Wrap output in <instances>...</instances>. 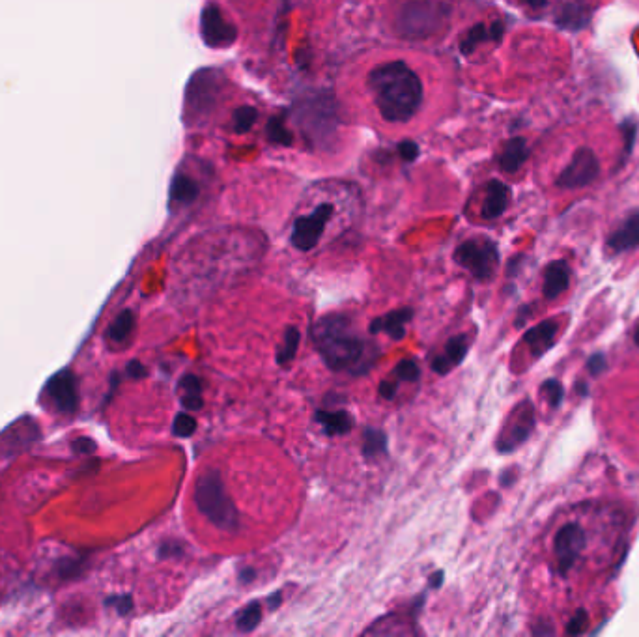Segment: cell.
Returning a JSON list of instances; mask_svg holds the SVG:
<instances>
[{
  "instance_id": "60d3db41",
  "label": "cell",
  "mask_w": 639,
  "mask_h": 637,
  "mask_svg": "<svg viewBox=\"0 0 639 637\" xmlns=\"http://www.w3.org/2000/svg\"><path fill=\"white\" fill-rule=\"evenodd\" d=\"M604 367H606V363H604V357L600 354L595 355V357L589 361V369H591L593 374H597V372H600Z\"/></svg>"
},
{
  "instance_id": "7402d4cb",
  "label": "cell",
  "mask_w": 639,
  "mask_h": 637,
  "mask_svg": "<svg viewBox=\"0 0 639 637\" xmlns=\"http://www.w3.org/2000/svg\"><path fill=\"white\" fill-rule=\"evenodd\" d=\"M180 387L184 389V397H182V406L187 411H199L204 402H202V383L195 374H187L182 378Z\"/></svg>"
},
{
  "instance_id": "8fae6325",
  "label": "cell",
  "mask_w": 639,
  "mask_h": 637,
  "mask_svg": "<svg viewBox=\"0 0 639 637\" xmlns=\"http://www.w3.org/2000/svg\"><path fill=\"white\" fill-rule=\"evenodd\" d=\"M593 19V6L585 0H563L555 10V25L567 32H582Z\"/></svg>"
},
{
  "instance_id": "44dd1931",
  "label": "cell",
  "mask_w": 639,
  "mask_h": 637,
  "mask_svg": "<svg viewBox=\"0 0 639 637\" xmlns=\"http://www.w3.org/2000/svg\"><path fill=\"white\" fill-rule=\"evenodd\" d=\"M316 421L324 426L327 436H344L352 430L354 419L348 411H316Z\"/></svg>"
},
{
  "instance_id": "f546056e",
  "label": "cell",
  "mask_w": 639,
  "mask_h": 637,
  "mask_svg": "<svg viewBox=\"0 0 639 637\" xmlns=\"http://www.w3.org/2000/svg\"><path fill=\"white\" fill-rule=\"evenodd\" d=\"M260 619H262V609H260V604H256L253 602L249 608L243 609L242 613H240V617H238V628L242 630V632H253L256 626L260 624Z\"/></svg>"
},
{
  "instance_id": "2e32d148",
  "label": "cell",
  "mask_w": 639,
  "mask_h": 637,
  "mask_svg": "<svg viewBox=\"0 0 639 637\" xmlns=\"http://www.w3.org/2000/svg\"><path fill=\"white\" fill-rule=\"evenodd\" d=\"M412 309H400V311L389 312L387 316L376 318L370 324V333H387L393 340H402L406 337V324L412 320Z\"/></svg>"
},
{
  "instance_id": "f1b7e54d",
  "label": "cell",
  "mask_w": 639,
  "mask_h": 637,
  "mask_svg": "<svg viewBox=\"0 0 639 637\" xmlns=\"http://www.w3.org/2000/svg\"><path fill=\"white\" fill-rule=\"evenodd\" d=\"M268 137L273 144H290L292 142V135L286 128V122H284L283 116H275L271 118L270 124H268Z\"/></svg>"
},
{
  "instance_id": "6da1fadb",
  "label": "cell",
  "mask_w": 639,
  "mask_h": 637,
  "mask_svg": "<svg viewBox=\"0 0 639 637\" xmlns=\"http://www.w3.org/2000/svg\"><path fill=\"white\" fill-rule=\"evenodd\" d=\"M313 342L324 363L335 372L352 376L367 374L378 361L380 350L376 344L361 339L342 314H327L313 327Z\"/></svg>"
},
{
  "instance_id": "ac0fdd59",
  "label": "cell",
  "mask_w": 639,
  "mask_h": 637,
  "mask_svg": "<svg viewBox=\"0 0 639 637\" xmlns=\"http://www.w3.org/2000/svg\"><path fill=\"white\" fill-rule=\"evenodd\" d=\"M529 159V146L524 137H512L499 154V169L507 174H514L526 165Z\"/></svg>"
},
{
  "instance_id": "277c9868",
  "label": "cell",
  "mask_w": 639,
  "mask_h": 637,
  "mask_svg": "<svg viewBox=\"0 0 639 637\" xmlns=\"http://www.w3.org/2000/svg\"><path fill=\"white\" fill-rule=\"evenodd\" d=\"M449 6L443 0H406L395 19L398 36L421 42L445 29Z\"/></svg>"
},
{
  "instance_id": "e575fe53",
  "label": "cell",
  "mask_w": 639,
  "mask_h": 637,
  "mask_svg": "<svg viewBox=\"0 0 639 637\" xmlns=\"http://www.w3.org/2000/svg\"><path fill=\"white\" fill-rule=\"evenodd\" d=\"M184 553V544L182 542H176V540H169V542H163L161 548H159V557L161 559H169V557H178Z\"/></svg>"
},
{
  "instance_id": "9a60e30c",
  "label": "cell",
  "mask_w": 639,
  "mask_h": 637,
  "mask_svg": "<svg viewBox=\"0 0 639 637\" xmlns=\"http://www.w3.org/2000/svg\"><path fill=\"white\" fill-rule=\"evenodd\" d=\"M469 340L466 335H456L453 339L447 342L445 346V354L440 355L434 359L432 363V370L438 372V374H449L451 370L458 367L468 354Z\"/></svg>"
},
{
  "instance_id": "cb8c5ba5",
  "label": "cell",
  "mask_w": 639,
  "mask_h": 637,
  "mask_svg": "<svg viewBox=\"0 0 639 637\" xmlns=\"http://www.w3.org/2000/svg\"><path fill=\"white\" fill-rule=\"evenodd\" d=\"M387 453V436L378 428H367L363 434V456L376 458Z\"/></svg>"
},
{
  "instance_id": "603a6c76",
  "label": "cell",
  "mask_w": 639,
  "mask_h": 637,
  "mask_svg": "<svg viewBox=\"0 0 639 637\" xmlns=\"http://www.w3.org/2000/svg\"><path fill=\"white\" fill-rule=\"evenodd\" d=\"M199 191V184L195 180H191L189 176H176L171 187L172 202L191 204L199 197Z\"/></svg>"
},
{
  "instance_id": "3957f363",
  "label": "cell",
  "mask_w": 639,
  "mask_h": 637,
  "mask_svg": "<svg viewBox=\"0 0 639 637\" xmlns=\"http://www.w3.org/2000/svg\"><path fill=\"white\" fill-rule=\"evenodd\" d=\"M195 503L202 516H206L219 531L236 533L240 529V516L234 507L219 471L206 469L195 486Z\"/></svg>"
},
{
  "instance_id": "5bb4252c",
  "label": "cell",
  "mask_w": 639,
  "mask_h": 637,
  "mask_svg": "<svg viewBox=\"0 0 639 637\" xmlns=\"http://www.w3.org/2000/svg\"><path fill=\"white\" fill-rule=\"evenodd\" d=\"M608 247L613 255L639 247V210L630 213L623 221V225L615 232H611Z\"/></svg>"
},
{
  "instance_id": "4dcf8cb0",
  "label": "cell",
  "mask_w": 639,
  "mask_h": 637,
  "mask_svg": "<svg viewBox=\"0 0 639 637\" xmlns=\"http://www.w3.org/2000/svg\"><path fill=\"white\" fill-rule=\"evenodd\" d=\"M172 432L178 436V438H191L195 432H197V419L189 413H178L174 417V425H172Z\"/></svg>"
},
{
  "instance_id": "7c38bea8",
  "label": "cell",
  "mask_w": 639,
  "mask_h": 637,
  "mask_svg": "<svg viewBox=\"0 0 639 637\" xmlns=\"http://www.w3.org/2000/svg\"><path fill=\"white\" fill-rule=\"evenodd\" d=\"M533 426H535L533 410H531L529 404H526V411L516 413L514 423L503 432V436L497 441V449H499L501 453H511V451H514L516 447H520V445L531 436Z\"/></svg>"
},
{
  "instance_id": "f6af8a7d",
  "label": "cell",
  "mask_w": 639,
  "mask_h": 637,
  "mask_svg": "<svg viewBox=\"0 0 639 637\" xmlns=\"http://www.w3.org/2000/svg\"><path fill=\"white\" fill-rule=\"evenodd\" d=\"M281 600H283V595L277 591L275 595L270 596V609H277L281 606Z\"/></svg>"
},
{
  "instance_id": "e0dca14e",
  "label": "cell",
  "mask_w": 639,
  "mask_h": 637,
  "mask_svg": "<svg viewBox=\"0 0 639 637\" xmlns=\"http://www.w3.org/2000/svg\"><path fill=\"white\" fill-rule=\"evenodd\" d=\"M503 32H505V27H503V23L501 21H496V23H492V25H475L473 29L468 30V34L462 38V42H460V51L464 53V55H469V53H473L481 43H499L501 42V38H503Z\"/></svg>"
},
{
  "instance_id": "83f0119b",
  "label": "cell",
  "mask_w": 639,
  "mask_h": 637,
  "mask_svg": "<svg viewBox=\"0 0 639 637\" xmlns=\"http://www.w3.org/2000/svg\"><path fill=\"white\" fill-rule=\"evenodd\" d=\"M621 131H623V139H625V146H623V159L619 163V169L625 167L626 159L632 154L634 150V142H636V135H638V124L634 118H628L623 124H621Z\"/></svg>"
},
{
  "instance_id": "f35d334b",
  "label": "cell",
  "mask_w": 639,
  "mask_h": 637,
  "mask_svg": "<svg viewBox=\"0 0 639 637\" xmlns=\"http://www.w3.org/2000/svg\"><path fill=\"white\" fill-rule=\"evenodd\" d=\"M398 383L397 382H382L380 383V389L378 393L385 398V400H393L397 395Z\"/></svg>"
},
{
  "instance_id": "ba28073f",
  "label": "cell",
  "mask_w": 639,
  "mask_h": 637,
  "mask_svg": "<svg viewBox=\"0 0 639 637\" xmlns=\"http://www.w3.org/2000/svg\"><path fill=\"white\" fill-rule=\"evenodd\" d=\"M200 34H202L204 42L208 43L210 47H217V49L232 45V43L236 42V36H238L236 27L213 4L206 6L204 12H202Z\"/></svg>"
},
{
  "instance_id": "836d02e7",
  "label": "cell",
  "mask_w": 639,
  "mask_h": 637,
  "mask_svg": "<svg viewBox=\"0 0 639 637\" xmlns=\"http://www.w3.org/2000/svg\"><path fill=\"white\" fill-rule=\"evenodd\" d=\"M107 604L113 606L118 615H128V613H131V609H133V598L129 595L111 596V598L107 600Z\"/></svg>"
},
{
  "instance_id": "74e56055",
  "label": "cell",
  "mask_w": 639,
  "mask_h": 637,
  "mask_svg": "<svg viewBox=\"0 0 639 637\" xmlns=\"http://www.w3.org/2000/svg\"><path fill=\"white\" fill-rule=\"evenodd\" d=\"M126 372H128L129 378H133V380H141V378H144V376L148 374V370L142 365L141 361H131V363H128Z\"/></svg>"
},
{
  "instance_id": "7a4b0ae2",
  "label": "cell",
  "mask_w": 639,
  "mask_h": 637,
  "mask_svg": "<svg viewBox=\"0 0 639 637\" xmlns=\"http://www.w3.org/2000/svg\"><path fill=\"white\" fill-rule=\"evenodd\" d=\"M367 86L374 105L387 122H408L421 109L423 83L402 60L376 66L367 77Z\"/></svg>"
},
{
  "instance_id": "d6986e66",
  "label": "cell",
  "mask_w": 639,
  "mask_h": 637,
  "mask_svg": "<svg viewBox=\"0 0 639 637\" xmlns=\"http://www.w3.org/2000/svg\"><path fill=\"white\" fill-rule=\"evenodd\" d=\"M570 284V268L565 260L552 262L544 273V296L548 299L559 298Z\"/></svg>"
},
{
  "instance_id": "9c48e42d",
  "label": "cell",
  "mask_w": 639,
  "mask_h": 637,
  "mask_svg": "<svg viewBox=\"0 0 639 637\" xmlns=\"http://www.w3.org/2000/svg\"><path fill=\"white\" fill-rule=\"evenodd\" d=\"M45 393L60 413L71 415L79 410V383L70 369L55 374L47 382Z\"/></svg>"
},
{
  "instance_id": "484cf974",
  "label": "cell",
  "mask_w": 639,
  "mask_h": 637,
  "mask_svg": "<svg viewBox=\"0 0 639 637\" xmlns=\"http://www.w3.org/2000/svg\"><path fill=\"white\" fill-rule=\"evenodd\" d=\"M133 326H135V316H133V312L124 311L114 320L113 324H111L107 335H109V339L113 340V342H124V340L128 339L129 335H131Z\"/></svg>"
},
{
  "instance_id": "ffe728a7",
  "label": "cell",
  "mask_w": 639,
  "mask_h": 637,
  "mask_svg": "<svg viewBox=\"0 0 639 637\" xmlns=\"http://www.w3.org/2000/svg\"><path fill=\"white\" fill-rule=\"evenodd\" d=\"M557 333H559V326L555 322H542L539 326L527 331V346L531 348L533 355L540 357V355L546 354L554 346Z\"/></svg>"
},
{
  "instance_id": "52a82bcc",
  "label": "cell",
  "mask_w": 639,
  "mask_h": 637,
  "mask_svg": "<svg viewBox=\"0 0 639 637\" xmlns=\"http://www.w3.org/2000/svg\"><path fill=\"white\" fill-rule=\"evenodd\" d=\"M333 212H335L333 204L322 202V204H318L314 208L313 212L298 217L296 223H294V228H292V238H290L292 245L298 251H303V253L314 249L318 245L320 238H322L327 225H329Z\"/></svg>"
},
{
  "instance_id": "d6a6232c",
  "label": "cell",
  "mask_w": 639,
  "mask_h": 637,
  "mask_svg": "<svg viewBox=\"0 0 639 637\" xmlns=\"http://www.w3.org/2000/svg\"><path fill=\"white\" fill-rule=\"evenodd\" d=\"M542 393L546 395L548 398V402L557 408L559 404H561V400H563V385L559 382H555V380H548V382H544L542 385Z\"/></svg>"
},
{
  "instance_id": "4316f807",
  "label": "cell",
  "mask_w": 639,
  "mask_h": 637,
  "mask_svg": "<svg viewBox=\"0 0 639 637\" xmlns=\"http://www.w3.org/2000/svg\"><path fill=\"white\" fill-rule=\"evenodd\" d=\"M256 118H258V111L255 107H249V105H243L240 109H236L232 114V129L234 133H247L249 129L255 126Z\"/></svg>"
},
{
  "instance_id": "1f68e13d",
  "label": "cell",
  "mask_w": 639,
  "mask_h": 637,
  "mask_svg": "<svg viewBox=\"0 0 639 637\" xmlns=\"http://www.w3.org/2000/svg\"><path fill=\"white\" fill-rule=\"evenodd\" d=\"M395 374H397V378L400 382L413 383L421 378V369L417 367V363L412 361V359H404V361L398 363Z\"/></svg>"
},
{
  "instance_id": "8992f818",
  "label": "cell",
  "mask_w": 639,
  "mask_h": 637,
  "mask_svg": "<svg viewBox=\"0 0 639 637\" xmlns=\"http://www.w3.org/2000/svg\"><path fill=\"white\" fill-rule=\"evenodd\" d=\"M600 174V161L597 152L589 146L578 148L567 167L559 172L555 185L561 189H582L597 182Z\"/></svg>"
},
{
  "instance_id": "d590c367",
  "label": "cell",
  "mask_w": 639,
  "mask_h": 637,
  "mask_svg": "<svg viewBox=\"0 0 639 637\" xmlns=\"http://www.w3.org/2000/svg\"><path fill=\"white\" fill-rule=\"evenodd\" d=\"M585 626H587V613H585V611H578V613L570 619V623H568V636H578V634H582L583 630H585Z\"/></svg>"
},
{
  "instance_id": "8d00e7d4",
  "label": "cell",
  "mask_w": 639,
  "mask_h": 637,
  "mask_svg": "<svg viewBox=\"0 0 639 637\" xmlns=\"http://www.w3.org/2000/svg\"><path fill=\"white\" fill-rule=\"evenodd\" d=\"M71 449L77 454H92L98 449V445L94 439L77 438L71 443Z\"/></svg>"
},
{
  "instance_id": "d4e9b609",
  "label": "cell",
  "mask_w": 639,
  "mask_h": 637,
  "mask_svg": "<svg viewBox=\"0 0 639 637\" xmlns=\"http://www.w3.org/2000/svg\"><path fill=\"white\" fill-rule=\"evenodd\" d=\"M299 340H301V333H299L298 327H288L284 331L283 346L279 348V354H277V365L279 367H284L290 361H294V357L298 354Z\"/></svg>"
},
{
  "instance_id": "ee69618b",
  "label": "cell",
  "mask_w": 639,
  "mask_h": 637,
  "mask_svg": "<svg viewBox=\"0 0 639 637\" xmlns=\"http://www.w3.org/2000/svg\"><path fill=\"white\" fill-rule=\"evenodd\" d=\"M441 583H443V572H436V574H432V578H430V587H432V589H438Z\"/></svg>"
},
{
  "instance_id": "5b68a950",
  "label": "cell",
  "mask_w": 639,
  "mask_h": 637,
  "mask_svg": "<svg viewBox=\"0 0 639 637\" xmlns=\"http://www.w3.org/2000/svg\"><path fill=\"white\" fill-rule=\"evenodd\" d=\"M453 258L460 268L468 269L479 281H490L499 266L497 245L486 238H473L460 243Z\"/></svg>"
},
{
  "instance_id": "4fadbf2b",
  "label": "cell",
  "mask_w": 639,
  "mask_h": 637,
  "mask_svg": "<svg viewBox=\"0 0 639 637\" xmlns=\"http://www.w3.org/2000/svg\"><path fill=\"white\" fill-rule=\"evenodd\" d=\"M509 204H511V189H509V185H505L499 180H492L490 184L486 185V191H484L481 215L488 221H494V219L501 217L505 213V210L509 208Z\"/></svg>"
},
{
  "instance_id": "30bf717a",
  "label": "cell",
  "mask_w": 639,
  "mask_h": 637,
  "mask_svg": "<svg viewBox=\"0 0 639 637\" xmlns=\"http://www.w3.org/2000/svg\"><path fill=\"white\" fill-rule=\"evenodd\" d=\"M583 548H585V533L580 525L567 524L559 529V533L555 535L554 550L561 574H567L568 570L574 567Z\"/></svg>"
},
{
  "instance_id": "ab89813d",
  "label": "cell",
  "mask_w": 639,
  "mask_h": 637,
  "mask_svg": "<svg viewBox=\"0 0 639 637\" xmlns=\"http://www.w3.org/2000/svg\"><path fill=\"white\" fill-rule=\"evenodd\" d=\"M398 150H400V154H402V157H404L406 161L415 159V157H417V152H419V150H417V146H415L413 142H404V144H400V148H398Z\"/></svg>"
},
{
  "instance_id": "7bdbcfd3",
  "label": "cell",
  "mask_w": 639,
  "mask_h": 637,
  "mask_svg": "<svg viewBox=\"0 0 639 637\" xmlns=\"http://www.w3.org/2000/svg\"><path fill=\"white\" fill-rule=\"evenodd\" d=\"M524 4H527L529 8H535V10H540V8H546L548 6V0H522Z\"/></svg>"
},
{
  "instance_id": "b9f144b4",
  "label": "cell",
  "mask_w": 639,
  "mask_h": 637,
  "mask_svg": "<svg viewBox=\"0 0 639 637\" xmlns=\"http://www.w3.org/2000/svg\"><path fill=\"white\" fill-rule=\"evenodd\" d=\"M255 576V568H245V570L240 572V581H242V583H251V581L255 580Z\"/></svg>"
},
{
  "instance_id": "bcb514c9",
  "label": "cell",
  "mask_w": 639,
  "mask_h": 637,
  "mask_svg": "<svg viewBox=\"0 0 639 637\" xmlns=\"http://www.w3.org/2000/svg\"><path fill=\"white\" fill-rule=\"evenodd\" d=\"M634 340H636V344H638L639 346V327H638V331H636V335H634Z\"/></svg>"
}]
</instances>
